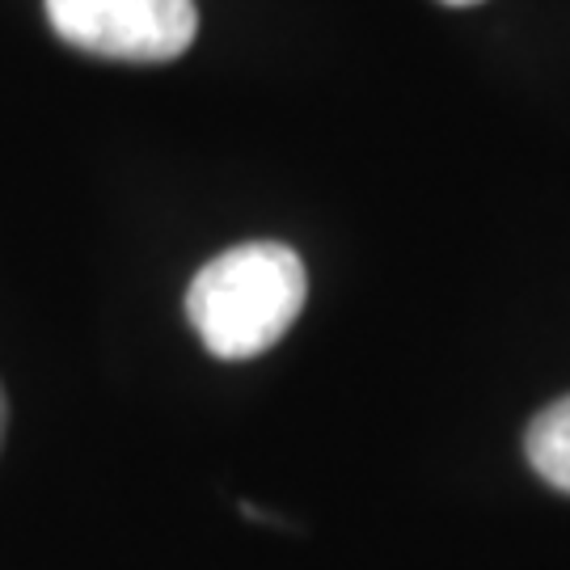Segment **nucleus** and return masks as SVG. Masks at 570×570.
I'll return each mask as SVG.
<instances>
[{"mask_svg": "<svg viewBox=\"0 0 570 570\" xmlns=\"http://www.w3.org/2000/svg\"><path fill=\"white\" fill-rule=\"evenodd\" d=\"M308 296L301 254L245 242L216 254L186 287V322L216 360H254L296 326Z\"/></svg>", "mask_w": 570, "mask_h": 570, "instance_id": "1", "label": "nucleus"}, {"mask_svg": "<svg viewBox=\"0 0 570 570\" xmlns=\"http://www.w3.org/2000/svg\"><path fill=\"white\" fill-rule=\"evenodd\" d=\"M68 47L122 63H169L199 35L195 0H42Z\"/></svg>", "mask_w": 570, "mask_h": 570, "instance_id": "2", "label": "nucleus"}, {"mask_svg": "<svg viewBox=\"0 0 570 570\" xmlns=\"http://www.w3.org/2000/svg\"><path fill=\"white\" fill-rule=\"evenodd\" d=\"M524 452H529V465L537 469V478L546 487L570 494V397L546 406L529 423L524 435Z\"/></svg>", "mask_w": 570, "mask_h": 570, "instance_id": "3", "label": "nucleus"}, {"mask_svg": "<svg viewBox=\"0 0 570 570\" xmlns=\"http://www.w3.org/2000/svg\"><path fill=\"white\" fill-rule=\"evenodd\" d=\"M4 428H9V402H4V389H0V444H4Z\"/></svg>", "mask_w": 570, "mask_h": 570, "instance_id": "4", "label": "nucleus"}, {"mask_svg": "<svg viewBox=\"0 0 570 570\" xmlns=\"http://www.w3.org/2000/svg\"><path fill=\"white\" fill-rule=\"evenodd\" d=\"M440 4H452V9H469V4H482V0H440Z\"/></svg>", "mask_w": 570, "mask_h": 570, "instance_id": "5", "label": "nucleus"}]
</instances>
